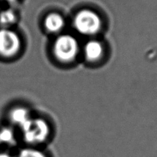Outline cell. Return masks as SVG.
Masks as SVG:
<instances>
[{
	"label": "cell",
	"mask_w": 157,
	"mask_h": 157,
	"mask_svg": "<svg viewBox=\"0 0 157 157\" xmlns=\"http://www.w3.org/2000/svg\"><path fill=\"white\" fill-rule=\"evenodd\" d=\"M79 52V43L70 34L60 35L53 44V53L58 61L62 63H70L76 58Z\"/></svg>",
	"instance_id": "obj_1"
},
{
	"label": "cell",
	"mask_w": 157,
	"mask_h": 157,
	"mask_svg": "<svg viewBox=\"0 0 157 157\" xmlns=\"http://www.w3.org/2000/svg\"><path fill=\"white\" fill-rule=\"evenodd\" d=\"M74 27L83 35H94L102 28V20L97 12L90 9H82L75 15Z\"/></svg>",
	"instance_id": "obj_2"
},
{
	"label": "cell",
	"mask_w": 157,
	"mask_h": 157,
	"mask_svg": "<svg viewBox=\"0 0 157 157\" xmlns=\"http://www.w3.org/2000/svg\"><path fill=\"white\" fill-rule=\"evenodd\" d=\"M21 130L24 140L33 145L44 143L50 134L48 124L42 118L32 117Z\"/></svg>",
	"instance_id": "obj_3"
},
{
	"label": "cell",
	"mask_w": 157,
	"mask_h": 157,
	"mask_svg": "<svg viewBox=\"0 0 157 157\" xmlns=\"http://www.w3.org/2000/svg\"><path fill=\"white\" fill-rule=\"evenodd\" d=\"M21 41L19 35L9 29H0V55L5 58L15 56L21 49Z\"/></svg>",
	"instance_id": "obj_4"
},
{
	"label": "cell",
	"mask_w": 157,
	"mask_h": 157,
	"mask_svg": "<svg viewBox=\"0 0 157 157\" xmlns=\"http://www.w3.org/2000/svg\"><path fill=\"white\" fill-rule=\"evenodd\" d=\"M104 53V45L101 41L96 39L88 41L84 47V56L90 62H96L101 60Z\"/></svg>",
	"instance_id": "obj_5"
},
{
	"label": "cell",
	"mask_w": 157,
	"mask_h": 157,
	"mask_svg": "<svg viewBox=\"0 0 157 157\" xmlns=\"http://www.w3.org/2000/svg\"><path fill=\"white\" fill-rule=\"evenodd\" d=\"M44 25L48 32L51 33H58L64 28L65 20L60 14L52 12L45 17Z\"/></svg>",
	"instance_id": "obj_6"
},
{
	"label": "cell",
	"mask_w": 157,
	"mask_h": 157,
	"mask_svg": "<svg viewBox=\"0 0 157 157\" xmlns=\"http://www.w3.org/2000/svg\"><path fill=\"white\" fill-rule=\"evenodd\" d=\"M10 121L15 125L21 128L32 118L30 112L27 108L23 107H17L12 109L9 113Z\"/></svg>",
	"instance_id": "obj_7"
},
{
	"label": "cell",
	"mask_w": 157,
	"mask_h": 157,
	"mask_svg": "<svg viewBox=\"0 0 157 157\" xmlns=\"http://www.w3.org/2000/svg\"><path fill=\"white\" fill-rule=\"evenodd\" d=\"M17 21V15L12 9H6L0 12V25L9 29Z\"/></svg>",
	"instance_id": "obj_8"
},
{
	"label": "cell",
	"mask_w": 157,
	"mask_h": 157,
	"mask_svg": "<svg viewBox=\"0 0 157 157\" xmlns=\"http://www.w3.org/2000/svg\"><path fill=\"white\" fill-rule=\"evenodd\" d=\"M17 157H48L44 153L35 148H25L18 153Z\"/></svg>",
	"instance_id": "obj_9"
},
{
	"label": "cell",
	"mask_w": 157,
	"mask_h": 157,
	"mask_svg": "<svg viewBox=\"0 0 157 157\" xmlns=\"http://www.w3.org/2000/svg\"><path fill=\"white\" fill-rule=\"evenodd\" d=\"M14 133L11 129L3 128L0 130V144H9L13 142Z\"/></svg>",
	"instance_id": "obj_10"
},
{
	"label": "cell",
	"mask_w": 157,
	"mask_h": 157,
	"mask_svg": "<svg viewBox=\"0 0 157 157\" xmlns=\"http://www.w3.org/2000/svg\"><path fill=\"white\" fill-rule=\"evenodd\" d=\"M0 157H12V156L7 153H0Z\"/></svg>",
	"instance_id": "obj_11"
},
{
	"label": "cell",
	"mask_w": 157,
	"mask_h": 157,
	"mask_svg": "<svg viewBox=\"0 0 157 157\" xmlns=\"http://www.w3.org/2000/svg\"><path fill=\"white\" fill-rule=\"evenodd\" d=\"M5 1L8 2H11V3H13L15 2H16L17 0H5Z\"/></svg>",
	"instance_id": "obj_12"
}]
</instances>
